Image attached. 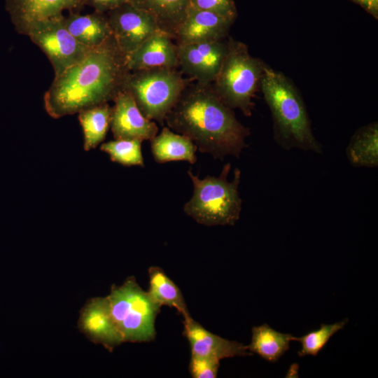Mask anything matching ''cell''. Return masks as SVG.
<instances>
[{
    "instance_id": "6da1fadb",
    "label": "cell",
    "mask_w": 378,
    "mask_h": 378,
    "mask_svg": "<svg viewBox=\"0 0 378 378\" xmlns=\"http://www.w3.org/2000/svg\"><path fill=\"white\" fill-rule=\"evenodd\" d=\"M130 72L126 55L112 36L55 76L44 94L45 109L50 117L57 119L113 101L123 90Z\"/></svg>"
},
{
    "instance_id": "7a4b0ae2",
    "label": "cell",
    "mask_w": 378,
    "mask_h": 378,
    "mask_svg": "<svg viewBox=\"0 0 378 378\" xmlns=\"http://www.w3.org/2000/svg\"><path fill=\"white\" fill-rule=\"evenodd\" d=\"M164 121L169 128L190 138L200 151L219 159L239 157L250 135L211 83H188Z\"/></svg>"
},
{
    "instance_id": "3957f363",
    "label": "cell",
    "mask_w": 378,
    "mask_h": 378,
    "mask_svg": "<svg viewBox=\"0 0 378 378\" xmlns=\"http://www.w3.org/2000/svg\"><path fill=\"white\" fill-rule=\"evenodd\" d=\"M260 89L271 112L275 142L286 150L322 154V145L314 135L305 104L293 83L266 64Z\"/></svg>"
},
{
    "instance_id": "277c9868",
    "label": "cell",
    "mask_w": 378,
    "mask_h": 378,
    "mask_svg": "<svg viewBox=\"0 0 378 378\" xmlns=\"http://www.w3.org/2000/svg\"><path fill=\"white\" fill-rule=\"evenodd\" d=\"M230 163L223 166L218 176H207L203 179L188 171L193 185V194L183 206L186 214L198 223L207 225H234L241 211L239 193L241 171L236 168L231 181L227 176Z\"/></svg>"
},
{
    "instance_id": "5b68a950",
    "label": "cell",
    "mask_w": 378,
    "mask_h": 378,
    "mask_svg": "<svg viewBox=\"0 0 378 378\" xmlns=\"http://www.w3.org/2000/svg\"><path fill=\"white\" fill-rule=\"evenodd\" d=\"M227 50L213 88L222 101L232 109L251 116L253 99L260 88L266 64L253 57L247 46L232 37L227 40Z\"/></svg>"
},
{
    "instance_id": "8992f818",
    "label": "cell",
    "mask_w": 378,
    "mask_h": 378,
    "mask_svg": "<svg viewBox=\"0 0 378 378\" xmlns=\"http://www.w3.org/2000/svg\"><path fill=\"white\" fill-rule=\"evenodd\" d=\"M106 297L124 342H145L155 339V319L161 307L140 287L134 276L128 277L120 286H112Z\"/></svg>"
},
{
    "instance_id": "52a82bcc",
    "label": "cell",
    "mask_w": 378,
    "mask_h": 378,
    "mask_svg": "<svg viewBox=\"0 0 378 378\" xmlns=\"http://www.w3.org/2000/svg\"><path fill=\"white\" fill-rule=\"evenodd\" d=\"M189 82L176 69H144L130 72L123 90L146 118L162 124Z\"/></svg>"
},
{
    "instance_id": "ba28073f",
    "label": "cell",
    "mask_w": 378,
    "mask_h": 378,
    "mask_svg": "<svg viewBox=\"0 0 378 378\" xmlns=\"http://www.w3.org/2000/svg\"><path fill=\"white\" fill-rule=\"evenodd\" d=\"M63 15L34 23L26 36L47 56L55 76L80 61L92 48L80 43L67 30Z\"/></svg>"
},
{
    "instance_id": "9c48e42d",
    "label": "cell",
    "mask_w": 378,
    "mask_h": 378,
    "mask_svg": "<svg viewBox=\"0 0 378 378\" xmlns=\"http://www.w3.org/2000/svg\"><path fill=\"white\" fill-rule=\"evenodd\" d=\"M112 36L125 55L135 50L148 38L161 30L152 15L130 2L106 13Z\"/></svg>"
},
{
    "instance_id": "30bf717a",
    "label": "cell",
    "mask_w": 378,
    "mask_h": 378,
    "mask_svg": "<svg viewBox=\"0 0 378 378\" xmlns=\"http://www.w3.org/2000/svg\"><path fill=\"white\" fill-rule=\"evenodd\" d=\"M178 65L190 79L212 83L221 68L227 50V40L176 44Z\"/></svg>"
},
{
    "instance_id": "8fae6325",
    "label": "cell",
    "mask_w": 378,
    "mask_h": 378,
    "mask_svg": "<svg viewBox=\"0 0 378 378\" xmlns=\"http://www.w3.org/2000/svg\"><path fill=\"white\" fill-rule=\"evenodd\" d=\"M113 102L110 127L115 139L150 140L157 134L155 122L142 114L129 92L122 90Z\"/></svg>"
},
{
    "instance_id": "7c38bea8",
    "label": "cell",
    "mask_w": 378,
    "mask_h": 378,
    "mask_svg": "<svg viewBox=\"0 0 378 378\" xmlns=\"http://www.w3.org/2000/svg\"><path fill=\"white\" fill-rule=\"evenodd\" d=\"M78 328L92 342L109 351L124 342L107 297L94 298L86 302L80 311Z\"/></svg>"
},
{
    "instance_id": "4fadbf2b",
    "label": "cell",
    "mask_w": 378,
    "mask_h": 378,
    "mask_svg": "<svg viewBox=\"0 0 378 378\" xmlns=\"http://www.w3.org/2000/svg\"><path fill=\"white\" fill-rule=\"evenodd\" d=\"M84 6L83 0H6L15 30L24 35L36 22L63 15L65 10L80 13Z\"/></svg>"
},
{
    "instance_id": "5bb4252c",
    "label": "cell",
    "mask_w": 378,
    "mask_h": 378,
    "mask_svg": "<svg viewBox=\"0 0 378 378\" xmlns=\"http://www.w3.org/2000/svg\"><path fill=\"white\" fill-rule=\"evenodd\" d=\"M234 19L214 13L188 8L178 27L175 38L177 44H188L224 40Z\"/></svg>"
},
{
    "instance_id": "9a60e30c",
    "label": "cell",
    "mask_w": 378,
    "mask_h": 378,
    "mask_svg": "<svg viewBox=\"0 0 378 378\" xmlns=\"http://www.w3.org/2000/svg\"><path fill=\"white\" fill-rule=\"evenodd\" d=\"M183 335L191 349V355L221 360L234 356H250L253 354L247 346L215 335L195 321L190 314L183 316Z\"/></svg>"
},
{
    "instance_id": "2e32d148",
    "label": "cell",
    "mask_w": 378,
    "mask_h": 378,
    "mask_svg": "<svg viewBox=\"0 0 378 378\" xmlns=\"http://www.w3.org/2000/svg\"><path fill=\"white\" fill-rule=\"evenodd\" d=\"M173 37L162 30L148 38L135 50L126 55L130 71L151 69H176L178 65L177 46Z\"/></svg>"
},
{
    "instance_id": "e0dca14e",
    "label": "cell",
    "mask_w": 378,
    "mask_h": 378,
    "mask_svg": "<svg viewBox=\"0 0 378 378\" xmlns=\"http://www.w3.org/2000/svg\"><path fill=\"white\" fill-rule=\"evenodd\" d=\"M64 23L69 32L82 45L94 48L111 38V29L106 13L94 11L81 15L69 12L64 18Z\"/></svg>"
},
{
    "instance_id": "ac0fdd59",
    "label": "cell",
    "mask_w": 378,
    "mask_h": 378,
    "mask_svg": "<svg viewBox=\"0 0 378 378\" xmlns=\"http://www.w3.org/2000/svg\"><path fill=\"white\" fill-rule=\"evenodd\" d=\"M150 148L155 162L164 163L172 161L197 162V148L188 136L173 132L168 127L150 140Z\"/></svg>"
},
{
    "instance_id": "d6986e66",
    "label": "cell",
    "mask_w": 378,
    "mask_h": 378,
    "mask_svg": "<svg viewBox=\"0 0 378 378\" xmlns=\"http://www.w3.org/2000/svg\"><path fill=\"white\" fill-rule=\"evenodd\" d=\"M349 163L356 167H378V122L374 121L358 128L346 148Z\"/></svg>"
},
{
    "instance_id": "ffe728a7",
    "label": "cell",
    "mask_w": 378,
    "mask_h": 378,
    "mask_svg": "<svg viewBox=\"0 0 378 378\" xmlns=\"http://www.w3.org/2000/svg\"><path fill=\"white\" fill-rule=\"evenodd\" d=\"M190 0H130L135 6L148 12L160 29L173 38L189 8Z\"/></svg>"
},
{
    "instance_id": "44dd1931",
    "label": "cell",
    "mask_w": 378,
    "mask_h": 378,
    "mask_svg": "<svg viewBox=\"0 0 378 378\" xmlns=\"http://www.w3.org/2000/svg\"><path fill=\"white\" fill-rule=\"evenodd\" d=\"M251 332L248 350L271 363L276 362L288 350L294 339L293 335L279 332L266 323L253 327Z\"/></svg>"
},
{
    "instance_id": "7402d4cb",
    "label": "cell",
    "mask_w": 378,
    "mask_h": 378,
    "mask_svg": "<svg viewBox=\"0 0 378 378\" xmlns=\"http://www.w3.org/2000/svg\"><path fill=\"white\" fill-rule=\"evenodd\" d=\"M148 277V293L154 302L160 307L168 306L176 309L183 317L190 314L180 288L162 268L157 266L149 267Z\"/></svg>"
},
{
    "instance_id": "603a6c76",
    "label": "cell",
    "mask_w": 378,
    "mask_h": 378,
    "mask_svg": "<svg viewBox=\"0 0 378 378\" xmlns=\"http://www.w3.org/2000/svg\"><path fill=\"white\" fill-rule=\"evenodd\" d=\"M111 111L112 107L108 103H104L78 113L83 132V148L85 151L96 148L105 139L110 127Z\"/></svg>"
},
{
    "instance_id": "cb8c5ba5",
    "label": "cell",
    "mask_w": 378,
    "mask_h": 378,
    "mask_svg": "<svg viewBox=\"0 0 378 378\" xmlns=\"http://www.w3.org/2000/svg\"><path fill=\"white\" fill-rule=\"evenodd\" d=\"M142 141L139 139H114L103 143L100 150L108 154L112 162L127 167H144Z\"/></svg>"
},
{
    "instance_id": "d4e9b609",
    "label": "cell",
    "mask_w": 378,
    "mask_h": 378,
    "mask_svg": "<svg viewBox=\"0 0 378 378\" xmlns=\"http://www.w3.org/2000/svg\"><path fill=\"white\" fill-rule=\"evenodd\" d=\"M347 322L348 319L345 318L332 324H322L316 330L309 332L300 337H294L293 341H298L302 345L301 349L298 352V356L300 357L307 355L316 356L330 337L343 329Z\"/></svg>"
},
{
    "instance_id": "484cf974",
    "label": "cell",
    "mask_w": 378,
    "mask_h": 378,
    "mask_svg": "<svg viewBox=\"0 0 378 378\" xmlns=\"http://www.w3.org/2000/svg\"><path fill=\"white\" fill-rule=\"evenodd\" d=\"M189 7L236 19L237 10L233 0H190Z\"/></svg>"
},
{
    "instance_id": "4316f807",
    "label": "cell",
    "mask_w": 378,
    "mask_h": 378,
    "mask_svg": "<svg viewBox=\"0 0 378 378\" xmlns=\"http://www.w3.org/2000/svg\"><path fill=\"white\" fill-rule=\"evenodd\" d=\"M219 365V360L191 355L189 372L193 378H216Z\"/></svg>"
},
{
    "instance_id": "83f0119b",
    "label": "cell",
    "mask_w": 378,
    "mask_h": 378,
    "mask_svg": "<svg viewBox=\"0 0 378 378\" xmlns=\"http://www.w3.org/2000/svg\"><path fill=\"white\" fill-rule=\"evenodd\" d=\"M84 5H88L94 11L99 13H106L118 6L130 2V0H83Z\"/></svg>"
},
{
    "instance_id": "f1b7e54d",
    "label": "cell",
    "mask_w": 378,
    "mask_h": 378,
    "mask_svg": "<svg viewBox=\"0 0 378 378\" xmlns=\"http://www.w3.org/2000/svg\"><path fill=\"white\" fill-rule=\"evenodd\" d=\"M359 5L367 13L378 19V0H348Z\"/></svg>"
}]
</instances>
